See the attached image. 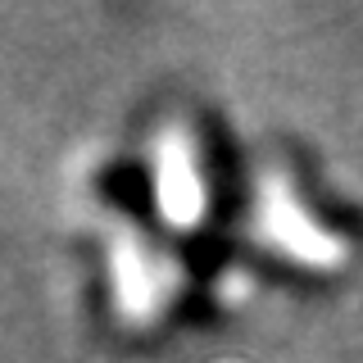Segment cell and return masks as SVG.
<instances>
[{"instance_id":"6da1fadb","label":"cell","mask_w":363,"mask_h":363,"mask_svg":"<svg viewBox=\"0 0 363 363\" xmlns=\"http://www.w3.org/2000/svg\"><path fill=\"white\" fill-rule=\"evenodd\" d=\"M159 200H164L168 223H196L204 204L196 155H191V141H182V136H168L159 150Z\"/></svg>"}]
</instances>
